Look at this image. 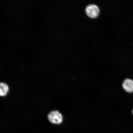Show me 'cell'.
I'll return each mask as SVG.
<instances>
[{"instance_id": "2", "label": "cell", "mask_w": 133, "mask_h": 133, "mask_svg": "<svg viewBox=\"0 0 133 133\" xmlns=\"http://www.w3.org/2000/svg\"><path fill=\"white\" fill-rule=\"evenodd\" d=\"M86 14L89 17L94 18L97 17L99 13L98 7L95 5H90L86 8Z\"/></svg>"}, {"instance_id": "1", "label": "cell", "mask_w": 133, "mask_h": 133, "mask_svg": "<svg viewBox=\"0 0 133 133\" xmlns=\"http://www.w3.org/2000/svg\"><path fill=\"white\" fill-rule=\"evenodd\" d=\"M48 117L50 122L54 124H61L63 120L62 115L57 110L51 111L48 114Z\"/></svg>"}, {"instance_id": "3", "label": "cell", "mask_w": 133, "mask_h": 133, "mask_svg": "<svg viewBox=\"0 0 133 133\" xmlns=\"http://www.w3.org/2000/svg\"><path fill=\"white\" fill-rule=\"evenodd\" d=\"M123 89L128 93L133 92V81L132 79H126L124 80L122 84Z\"/></svg>"}, {"instance_id": "4", "label": "cell", "mask_w": 133, "mask_h": 133, "mask_svg": "<svg viewBox=\"0 0 133 133\" xmlns=\"http://www.w3.org/2000/svg\"><path fill=\"white\" fill-rule=\"evenodd\" d=\"M9 86L6 83L0 82V96L5 97L7 95L9 92Z\"/></svg>"}, {"instance_id": "5", "label": "cell", "mask_w": 133, "mask_h": 133, "mask_svg": "<svg viewBox=\"0 0 133 133\" xmlns=\"http://www.w3.org/2000/svg\"><path fill=\"white\" fill-rule=\"evenodd\" d=\"M132 114L133 115V109L132 110Z\"/></svg>"}]
</instances>
